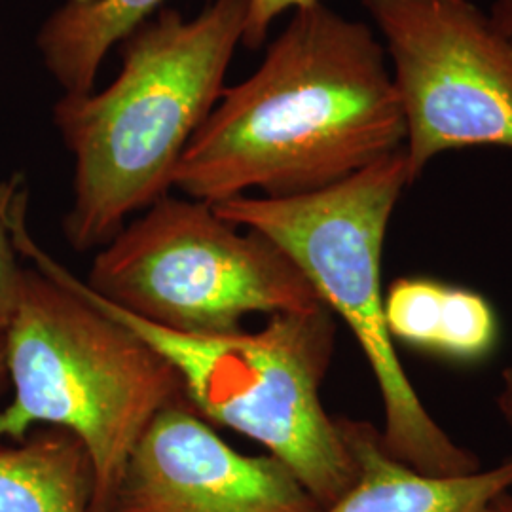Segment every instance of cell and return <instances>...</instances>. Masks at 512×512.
<instances>
[{
  "label": "cell",
  "mask_w": 512,
  "mask_h": 512,
  "mask_svg": "<svg viewBox=\"0 0 512 512\" xmlns=\"http://www.w3.org/2000/svg\"><path fill=\"white\" fill-rule=\"evenodd\" d=\"M93 492L92 459L69 431L0 444V512H92Z\"/></svg>",
  "instance_id": "12"
},
{
  "label": "cell",
  "mask_w": 512,
  "mask_h": 512,
  "mask_svg": "<svg viewBox=\"0 0 512 512\" xmlns=\"http://www.w3.org/2000/svg\"><path fill=\"white\" fill-rule=\"evenodd\" d=\"M274 456H247L181 395L150 421L109 512H319Z\"/></svg>",
  "instance_id": "8"
},
{
  "label": "cell",
  "mask_w": 512,
  "mask_h": 512,
  "mask_svg": "<svg viewBox=\"0 0 512 512\" xmlns=\"http://www.w3.org/2000/svg\"><path fill=\"white\" fill-rule=\"evenodd\" d=\"M8 393H10V378H8V365H6V344H4V334H0V401Z\"/></svg>",
  "instance_id": "17"
},
{
  "label": "cell",
  "mask_w": 512,
  "mask_h": 512,
  "mask_svg": "<svg viewBox=\"0 0 512 512\" xmlns=\"http://www.w3.org/2000/svg\"><path fill=\"white\" fill-rule=\"evenodd\" d=\"M27 192L0 198V219L21 258L84 296L135 332L179 374L184 399L211 425L255 440L279 459L321 509L357 482V463L321 403L334 342L336 315L319 304L277 313L255 332L183 334L156 327L103 300L38 245L27 226Z\"/></svg>",
  "instance_id": "3"
},
{
  "label": "cell",
  "mask_w": 512,
  "mask_h": 512,
  "mask_svg": "<svg viewBox=\"0 0 512 512\" xmlns=\"http://www.w3.org/2000/svg\"><path fill=\"white\" fill-rule=\"evenodd\" d=\"M165 0H65L38 27V54L63 93H90L114 46Z\"/></svg>",
  "instance_id": "11"
},
{
  "label": "cell",
  "mask_w": 512,
  "mask_h": 512,
  "mask_svg": "<svg viewBox=\"0 0 512 512\" xmlns=\"http://www.w3.org/2000/svg\"><path fill=\"white\" fill-rule=\"evenodd\" d=\"M4 344L10 399L0 406V444L42 427L69 431L92 459V512H109L135 444L183 395L179 374L135 332L33 266L23 270Z\"/></svg>",
  "instance_id": "4"
},
{
  "label": "cell",
  "mask_w": 512,
  "mask_h": 512,
  "mask_svg": "<svg viewBox=\"0 0 512 512\" xmlns=\"http://www.w3.org/2000/svg\"><path fill=\"white\" fill-rule=\"evenodd\" d=\"M490 512H512V490L499 495L492 503Z\"/></svg>",
  "instance_id": "18"
},
{
  "label": "cell",
  "mask_w": 512,
  "mask_h": 512,
  "mask_svg": "<svg viewBox=\"0 0 512 512\" xmlns=\"http://www.w3.org/2000/svg\"><path fill=\"white\" fill-rule=\"evenodd\" d=\"M403 110L412 184L437 156L512 150V40L475 0H361Z\"/></svg>",
  "instance_id": "7"
},
{
  "label": "cell",
  "mask_w": 512,
  "mask_h": 512,
  "mask_svg": "<svg viewBox=\"0 0 512 512\" xmlns=\"http://www.w3.org/2000/svg\"><path fill=\"white\" fill-rule=\"evenodd\" d=\"M247 0H211L194 18L164 6L120 42L107 88L63 93L52 122L74 162L63 236L99 251L173 192L184 150L219 103L241 44Z\"/></svg>",
  "instance_id": "2"
},
{
  "label": "cell",
  "mask_w": 512,
  "mask_h": 512,
  "mask_svg": "<svg viewBox=\"0 0 512 512\" xmlns=\"http://www.w3.org/2000/svg\"><path fill=\"white\" fill-rule=\"evenodd\" d=\"M412 184L404 148L327 188L215 203L220 219L285 251L319 300L353 332L384 403L385 452L431 476L473 475L480 459L459 446L421 403L387 330L382 255L393 211Z\"/></svg>",
  "instance_id": "5"
},
{
  "label": "cell",
  "mask_w": 512,
  "mask_h": 512,
  "mask_svg": "<svg viewBox=\"0 0 512 512\" xmlns=\"http://www.w3.org/2000/svg\"><path fill=\"white\" fill-rule=\"evenodd\" d=\"M23 270L10 228L0 219V334L6 332L14 317Z\"/></svg>",
  "instance_id": "14"
},
{
  "label": "cell",
  "mask_w": 512,
  "mask_h": 512,
  "mask_svg": "<svg viewBox=\"0 0 512 512\" xmlns=\"http://www.w3.org/2000/svg\"><path fill=\"white\" fill-rule=\"evenodd\" d=\"M384 313L393 340L450 361H482L497 344V317L482 294L429 277L395 279Z\"/></svg>",
  "instance_id": "10"
},
{
  "label": "cell",
  "mask_w": 512,
  "mask_h": 512,
  "mask_svg": "<svg viewBox=\"0 0 512 512\" xmlns=\"http://www.w3.org/2000/svg\"><path fill=\"white\" fill-rule=\"evenodd\" d=\"M120 310L183 334H228L245 317L311 310L306 275L274 241L167 194L93 256L84 281Z\"/></svg>",
  "instance_id": "6"
},
{
  "label": "cell",
  "mask_w": 512,
  "mask_h": 512,
  "mask_svg": "<svg viewBox=\"0 0 512 512\" xmlns=\"http://www.w3.org/2000/svg\"><path fill=\"white\" fill-rule=\"evenodd\" d=\"M321 0H247L241 46L247 50H260L266 44L268 33L275 19L283 14H293L300 8H308Z\"/></svg>",
  "instance_id": "13"
},
{
  "label": "cell",
  "mask_w": 512,
  "mask_h": 512,
  "mask_svg": "<svg viewBox=\"0 0 512 512\" xmlns=\"http://www.w3.org/2000/svg\"><path fill=\"white\" fill-rule=\"evenodd\" d=\"M404 139L382 40L321 0L293 12L255 73L224 88L173 190L211 205L251 192L300 196L401 150Z\"/></svg>",
  "instance_id": "1"
},
{
  "label": "cell",
  "mask_w": 512,
  "mask_h": 512,
  "mask_svg": "<svg viewBox=\"0 0 512 512\" xmlns=\"http://www.w3.org/2000/svg\"><path fill=\"white\" fill-rule=\"evenodd\" d=\"M357 463L353 488L319 512H490L512 490V456L473 475L418 473L385 452L380 429L370 421L336 418Z\"/></svg>",
  "instance_id": "9"
},
{
  "label": "cell",
  "mask_w": 512,
  "mask_h": 512,
  "mask_svg": "<svg viewBox=\"0 0 512 512\" xmlns=\"http://www.w3.org/2000/svg\"><path fill=\"white\" fill-rule=\"evenodd\" d=\"M488 14L499 31L512 40V0H492Z\"/></svg>",
  "instance_id": "16"
},
{
  "label": "cell",
  "mask_w": 512,
  "mask_h": 512,
  "mask_svg": "<svg viewBox=\"0 0 512 512\" xmlns=\"http://www.w3.org/2000/svg\"><path fill=\"white\" fill-rule=\"evenodd\" d=\"M495 403L499 408V414L503 416V420L509 423L512 429V363L505 366L501 372V389L495 397Z\"/></svg>",
  "instance_id": "15"
}]
</instances>
